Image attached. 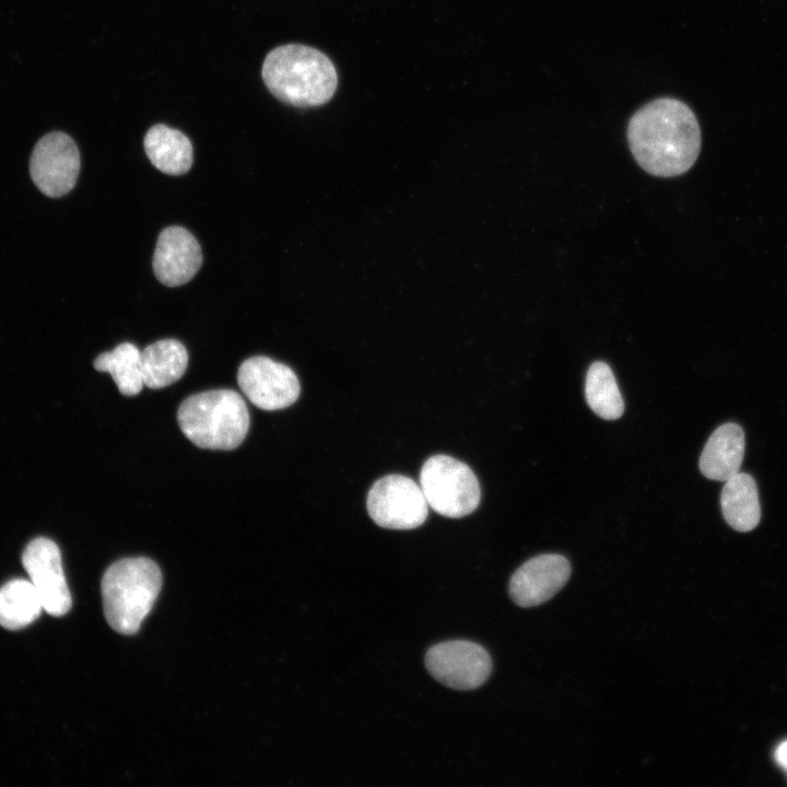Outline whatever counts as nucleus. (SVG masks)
<instances>
[{
    "instance_id": "obj_2",
    "label": "nucleus",
    "mask_w": 787,
    "mask_h": 787,
    "mask_svg": "<svg viewBox=\"0 0 787 787\" xmlns=\"http://www.w3.org/2000/svg\"><path fill=\"white\" fill-rule=\"evenodd\" d=\"M261 75L273 96L296 107L327 103L338 84L331 60L321 51L299 44L272 49L265 58Z\"/></svg>"
},
{
    "instance_id": "obj_7",
    "label": "nucleus",
    "mask_w": 787,
    "mask_h": 787,
    "mask_svg": "<svg viewBox=\"0 0 787 787\" xmlns=\"http://www.w3.org/2000/svg\"><path fill=\"white\" fill-rule=\"evenodd\" d=\"M430 673L441 683L456 690L482 685L492 670L489 653L469 641H449L431 647L425 656Z\"/></svg>"
},
{
    "instance_id": "obj_17",
    "label": "nucleus",
    "mask_w": 787,
    "mask_h": 787,
    "mask_svg": "<svg viewBox=\"0 0 787 787\" xmlns=\"http://www.w3.org/2000/svg\"><path fill=\"white\" fill-rule=\"evenodd\" d=\"M44 610L39 596L26 579H13L0 588V625L19 630L33 623Z\"/></svg>"
},
{
    "instance_id": "obj_8",
    "label": "nucleus",
    "mask_w": 787,
    "mask_h": 787,
    "mask_svg": "<svg viewBox=\"0 0 787 787\" xmlns=\"http://www.w3.org/2000/svg\"><path fill=\"white\" fill-rule=\"evenodd\" d=\"M237 383L251 403L268 411L290 407L301 390L294 371L267 356L245 360L238 367Z\"/></svg>"
},
{
    "instance_id": "obj_5",
    "label": "nucleus",
    "mask_w": 787,
    "mask_h": 787,
    "mask_svg": "<svg viewBox=\"0 0 787 787\" xmlns=\"http://www.w3.org/2000/svg\"><path fill=\"white\" fill-rule=\"evenodd\" d=\"M420 486L428 506L450 518L471 514L481 498L474 472L468 465L447 455L432 456L423 463Z\"/></svg>"
},
{
    "instance_id": "obj_19",
    "label": "nucleus",
    "mask_w": 787,
    "mask_h": 787,
    "mask_svg": "<svg viewBox=\"0 0 787 787\" xmlns=\"http://www.w3.org/2000/svg\"><path fill=\"white\" fill-rule=\"evenodd\" d=\"M140 353L134 344L125 342L110 352L99 354L94 360V368L109 373L122 395L134 396L144 386Z\"/></svg>"
},
{
    "instance_id": "obj_12",
    "label": "nucleus",
    "mask_w": 787,
    "mask_h": 787,
    "mask_svg": "<svg viewBox=\"0 0 787 787\" xmlns=\"http://www.w3.org/2000/svg\"><path fill=\"white\" fill-rule=\"evenodd\" d=\"M202 263L201 248L196 237L181 226L164 228L157 239L153 270L166 286H178L190 281Z\"/></svg>"
},
{
    "instance_id": "obj_18",
    "label": "nucleus",
    "mask_w": 787,
    "mask_h": 787,
    "mask_svg": "<svg viewBox=\"0 0 787 787\" xmlns=\"http://www.w3.org/2000/svg\"><path fill=\"white\" fill-rule=\"evenodd\" d=\"M585 397L589 408L604 420H616L624 411V402L615 377L604 362L590 365L586 375Z\"/></svg>"
},
{
    "instance_id": "obj_3",
    "label": "nucleus",
    "mask_w": 787,
    "mask_h": 787,
    "mask_svg": "<svg viewBox=\"0 0 787 787\" xmlns=\"http://www.w3.org/2000/svg\"><path fill=\"white\" fill-rule=\"evenodd\" d=\"M162 586L160 567L148 557H128L113 563L102 579L104 614L116 632H138Z\"/></svg>"
},
{
    "instance_id": "obj_1",
    "label": "nucleus",
    "mask_w": 787,
    "mask_h": 787,
    "mask_svg": "<svg viewBox=\"0 0 787 787\" xmlns=\"http://www.w3.org/2000/svg\"><path fill=\"white\" fill-rule=\"evenodd\" d=\"M627 140L639 166L658 177L685 173L695 163L701 131L691 108L676 98H657L630 119Z\"/></svg>"
},
{
    "instance_id": "obj_15",
    "label": "nucleus",
    "mask_w": 787,
    "mask_h": 787,
    "mask_svg": "<svg viewBox=\"0 0 787 787\" xmlns=\"http://www.w3.org/2000/svg\"><path fill=\"white\" fill-rule=\"evenodd\" d=\"M188 364L185 345L175 339L158 340L145 346L140 353V365L144 386L160 389L177 381Z\"/></svg>"
},
{
    "instance_id": "obj_13",
    "label": "nucleus",
    "mask_w": 787,
    "mask_h": 787,
    "mask_svg": "<svg viewBox=\"0 0 787 787\" xmlns=\"http://www.w3.org/2000/svg\"><path fill=\"white\" fill-rule=\"evenodd\" d=\"M744 433L740 425L726 423L709 436L700 457L701 472L708 479L727 481L740 470Z\"/></svg>"
},
{
    "instance_id": "obj_4",
    "label": "nucleus",
    "mask_w": 787,
    "mask_h": 787,
    "mask_svg": "<svg viewBox=\"0 0 787 787\" xmlns=\"http://www.w3.org/2000/svg\"><path fill=\"white\" fill-rule=\"evenodd\" d=\"M181 432L196 446L231 450L240 445L249 428V412L243 397L231 389L192 395L178 408Z\"/></svg>"
},
{
    "instance_id": "obj_10",
    "label": "nucleus",
    "mask_w": 787,
    "mask_h": 787,
    "mask_svg": "<svg viewBox=\"0 0 787 787\" xmlns=\"http://www.w3.org/2000/svg\"><path fill=\"white\" fill-rule=\"evenodd\" d=\"M22 563L42 601L44 611L62 616L72 600L62 568L58 545L50 539L36 538L25 548Z\"/></svg>"
},
{
    "instance_id": "obj_20",
    "label": "nucleus",
    "mask_w": 787,
    "mask_h": 787,
    "mask_svg": "<svg viewBox=\"0 0 787 787\" xmlns=\"http://www.w3.org/2000/svg\"><path fill=\"white\" fill-rule=\"evenodd\" d=\"M774 756L777 764L787 771V740L776 748Z\"/></svg>"
},
{
    "instance_id": "obj_9",
    "label": "nucleus",
    "mask_w": 787,
    "mask_h": 787,
    "mask_svg": "<svg viewBox=\"0 0 787 787\" xmlns=\"http://www.w3.org/2000/svg\"><path fill=\"white\" fill-rule=\"evenodd\" d=\"M80 171V153L67 133L55 131L44 136L35 145L30 172L37 188L48 197L68 193L75 185Z\"/></svg>"
},
{
    "instance_id": "obj_14",
    "label": "nucleus",
    "mask_w": 787,
    "mask_h": 787,
    "mask_svg": "<svg viewBox=\"0 0 787 787\" xmlns=\"http://www.w3.org/2000/svg\"><path fill=\"white\" fill-rule=\"evenodd\" d=\"M143 145L151 163L165 174L181 175L192 165L191 142L177 129L163 124L154 125L148 130Z\"/></svg>"
},
{
    "instance_id": "obj_11",
    "label": "nucleus",
    "mask_w": 787,
    "mask_h": 787,
    "mask_svg": "<svg viewBox=\"0 0 787 787\" xmlns=\"http://www.w3.org/2000/svg\"><path fill=\"white\" fill-rule=\"evenodd\" d=\"M568 560L556 553L535 556L525 562L509 580V595L522 608L550 600L568 580Z\"/></svg>"
},
{
    "instance_id": "obj_16",
    "label": "nucleus",
    "mask_w": 787,
    "mask_h": 787,
    "mask_svg": "<svg viewBox=\"0 0 787 787\" xmlns=\"http://www.w3.org/2000/svg\"><path fill=\"white\" fill-rule=\"evenodd\" d=\"M726 521L738 531H750L761 518L757 486L748 473L738 472L727 481L720 495Z\"/></svg>"
},
{
    "instance_id": "obj_6",
    "label": "nucleus",
    "mask_w": 787,
    "mask_h": 787,
    "mask_svg": "<svg viewBox=\"0 0 787 787\" xmlns=\"http://www.w3.org/2000/svg\"><path fill=\"white\" fill-rule=\"evenodd\" d=\"M366 505L372 519L387 529H414L428 515V504L421 486L401 474L378 479L367 494Z\"/></svg>"
}]
</instances>
